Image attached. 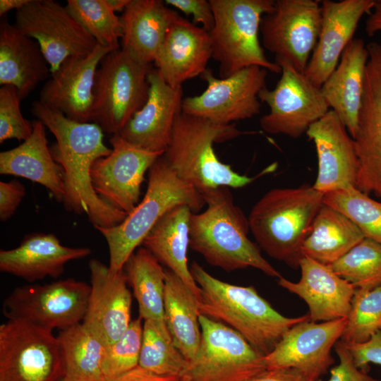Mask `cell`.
<instances>
[{"label": "cell", "instance_id": "1", "mask_svg": "<svg viewBox=\"0 0 381 381\" xmlns=\"http://www.w3.org/2000/svg\"><path fill=\"white\" fill-rule=\"evenodd\" d=\"M31 112L56 138L50 150L64 170V208L85 214L94 227L109 228L122 222L128 214L100 198L92 183L93 164L111 151L104 143L103 130L93 122L71 120L39 100L32 103Z\"/></svg>", "mask_w": 381, "mask_h": 381}, {"label": "cell", "instance_id": "2", "mask_svg": "<svg viewBox=\"0 0 381 381\" xmlns=\"http://www.w3.org/2000/svg\"><path fill=\"white\" fill-rule=\"evenodd\" d=\"M190 271L200 289L199 315L234 329L265 356L291 327L309 319L308 315L295 318L282 315L253 286L218 279L195 261L190 265Z\"/></svg>", "mask_w": 381, "mask_h": 381}, {"label": "cell", "instance_id": "3", "mask_svg": "<svg viewBox=\"0 0 381 381\" xmlns=\"http://www.w3.org/2000/svg\"><path fill=\"white\" fill-rule=\"evenodd\" d=\"M207 209L193 212L189 246L210 265L226 272L253 267L279 279L282 276L248 237V219L234 202L228 187L202 193Z\"/></svg>", "mask_w": 381, "mask_h": 381}, {"label": "cell", "instance_id": "4", "mask_svg": "<svg viewBox=\"0 0 381 381\" xmlns=\"http://www.w3.org/2000/svg\"><path fill=\"white\" fill-rule=\"evenodd\" d=\"M255 133L239 130L235 123L217 124L181 111L163 156L180 179L201 193L221 186L242 188L269 171L254 177L240 174L218 158L214 144Z\"/></svg>", "mask_w": 381, "mask_h": 381}, {"label": "cell", "instance_id": "5", "mask_svg": "<svg viewBox=\"0 0 381 381\" xmlns=\"http://www.w3.org/2000/svg\"><path fill=\"white\" fill-rule=\"evenodd\" d=\"M324 193L307 184L267 192L248 215L250 231L270 257L299 267L301 248L322 206Z\"/></svg>", "mask_w": 381, "mask_h": 381}, {"label": "cell", "instance_id": "6", "mask_svg": "<svg viewBox=\"0 0 381 381\" xmlns=\"http://www.w3.org/2000/svg\"><path fill=\"white\" fill-rule=\"evenodd\" d=\"M181 205L188 206L196 213L205 202L200 192L178 176L162 155L148 171L144 198L126 218L112 227L95 226L107 241L111 272L123 270L156 222L169 210Z\"/></svg>", "mask_w": 381, "mask_h": 381}, {"label": "cell", "instance_id": "7", "mask_svg": "<svg viewBox=\"0 0 381 381\" xmlns=\"http://www.w3.org/2000/svg\"><path fill=\"white\" fill-rule=\"evenodd\" d=\"M214 22L209 32L212 58L224 78L250 66L279 73L281 68L265 56L259 40L262 16L274 8V0H210Z\"/></svg>", "mask_w": 381, "mask_h": 381}, {"label": "cell", "instance_id": "8", "mask_svg": "<svg viewBox=\"0 0 381 381\" xmlns=\"http://www.w3.org/2000/svg\"><path fill=\"white\" fill-rule=\"evenodd\" d=\"M152 69L123 48L109 52L95 75L92 122L119 134L147 101Z\"/></svg>", "mask_w": 381, "mask_h": 381}, {"label": "cell", "instance_id": "9", "mask_svg": "<svg viewBox=\"0 0 381 381\" xmlns=\"http://www.w3.org/2000/svg\"><path fill=\"white\" fill-rule=\"evenodd\" d=\"M201 340L183 375L190 381H249L267 370L265 355L234 329L199 315Z\"/></svg>", "mask_w": 381, "mask_h": 381}, {"label": "cell", "instance_id": "10", "mask_svg": "<svg viewBox=\"0 0 381 381\" xmlns=\"http://www.w3.org/2000/svg\"><path fill=\"white\" fill-rule=\"evenodd\" d=\"M62 352L52 331L20 320L0 325V381H61Z\"/></svg>", "mask_w": 381, "mask_h": 381}, {"label": "cell", "instance_id": "11", "mask_svg": "<svg viewBox=\"0 0 381 381\" xmlns=\"http://www.w3.org/2000/svg\"><path fill=\"white\" fill-rule=\"evenodd\" d=\"M281 68V77L275 87L262 89L258 97L269 107V113L260 119L261 128L271 134L298 138L330 108L321 87L289 61L275 58Z\"/></svg>", "mask_w": 381, "mask_h": 381}, {"label": "cell", "instance_id": "12", "mask_svg": "<svg viewBox=\"0 0 381 381\" xmlns=\"http://www.w3.org/2000/svg\"><path fill=\"white\" fill-rule=\"evenodd\" d=\"M90 284L66 279L46 284L16 288L4 300L7 320H20L53 331L66 329L83 320Z\"/></svg>", "mask_w": 381, "mask_h": 381}, {"label": "cell", "instance_id": "13", "mask_svg": "<svg viewBox=\"0 0 381 381\" xmlns=\"http://www.w3.org/2000/svg\"><path fill=\"white\" fill-rule=\"evenodd\" d=\"M267 72L250 66L221 78L207 68L200 75L206 89L199 95L183 98L182 112L221 125L252 118L260 112L258 95L266 87Z\"/></svg>", "mask_w": 381, "mask_h": 381}, {"label": "cell", "instance_id": "14", "mask_svg": "<svg viewBox=\"0 0 381 381\" xmlns=\"http://www.w3.org/2000/svg\"><path fill=\"white\" fill-rule=\"evenodd\" d=\"M14 25L38 42L51 74L67 58L87 55L97 44L66 6L54 0H31L16 11Z\"/></svg>", "mask_w": 381, "mask_h": 381}, {"label": "cell", "instance_id": "15", "mask_svg": "<svg viewBox=\"0 0 381 381\" xmlns=\"http://www.w3.org/2000/svg\"><path fill=\"white\" fill-rule=\"evenodd\" d=\"M322 21L321 1L276 0L260 23L263 47L305 71L317 44Z\"/></svg>", "mask_w": 381, "mask_h": 381}, {"label": "cell", "instance_id": "16", "mask_svg": "<svg viewBox=\"0 0 381 381\" xmlns=\"http://www.w3.org/2000/svg\"><path fill=\"white\" fill-rule=\"evenodd\" d=\"M109 143L110 154L92 167V186L104 201L128 214L139 203L145 174L164 153L143 149L118 134Z\"/></svg>", "mask_w": 381, "mask_h": 381}, {"label": "cell", "instance_id": "17", "mask_svg": "<svg viewBox=\"0 0 381 381\" xmlns=\"http://www.w3.org/2000/svg\"><path fill=\"white\" fill-rule=\"evenodd\" d=\"M346 324V318H341L320 323L308 319L295 325L265 356L267 370L292 368L310 380H321L334 363L331 349Z\"/></svg>", "mask_w": 381, "mask_h": 381}, {"label": "cell", "instance_id": "18", "mask_svg": "<svg viewBox=\"0 0 381 381\" xmlns=\"http://www.w3.org/2000/svg\"><path fill=\"white\" fill-rule=\"evenodd\" d=\"M361 107L355 141L358 159L356 188L381 200V44H367Z\"/></svg>", "mask_w": 381, "mask_h": 381}, {"label": "cell", "instance_id": "19", "mask_svg": "<svg viewBox=\"0 0 381 381\" xmlns=\"http://www.w3.org/2000/svg\"><path fill=\"white\" fill-rule=\"evenodd\" d=\"M113 50L97 43L87 55L67 58L44 84L39 101L71 120L92 122L96 73L102 59Z\"/></svg>", "mask_w": 381, "mask_h": 381}, {"label": "cell", "instance_id": "20", "mask_svg": "<svg viewBox=\"0 0 381 381\" xmlns=\"http://www.w3.org/2000/svg\"><path fill=\"white\" fill-rule=\"evenodd\" d=\"M90 293L82 323L107 346L118 340L132 320V295L121 270L112 272L101 261L92 259Z\"/></svg>", "mask_w": 381, "mask_h": 381}, {"label": "cell", "instance_id": "21", "mask_svg": "<svg viewBox=\"0 0 381 381\" xmlns=\"http://www.w3.org/2000/svg\"><path fill=\"white\" fill-rule=\"evenodd\" d=\"M306 133L315 144L318 161L313 187L324 194L356 187L358 159L355 141L337 114L330 109Z\"/></svg>", "mask_w": 381, "mask_h": 381}, {"label": "cell", "instance_id": "22", "mask_svg": "<svg viewBox=\"0 0 381 381\" xmlns=\"http://www.w3.org/2000/svg\"><path fill=\"white\" fill-rule=\"evenodd\" d=\"M148 81L147 101L118 135L143 149L164 153L182 111L183 90L166 83L157 69L151 70Z\"/></svg>", "mask_w": 381, "mask_h": 381}, {"label": "cell", "instance_id": "23", "mask_svg": "<svg viewBox=\"0 0 381 381\" xmlns=\"http://www.w3.org/2000/svg\"><path fill=\"white\" fill-rule=\"evenodd\" d=\"M375 3V0L321 1L320 35L304 71L317 86L321 87L335 70L343 52L353 39L361 19L371 12Z\"/></svg>", "mask_w": 381, "mask_h": 381}, {"label": "cell", "instance_id": "24", "mask_svg": "<svg viewBox=\"0 0 381 381\" xmlns=\"http://www.w3.org/2000/svg\"><path fill=\"white\" fill-rule=\"evenodd\" d=\"M298 282L282 277L278 284L302 298L309 309V320L327 322L347 318L356 288L330 267L307 257L299 262Z\"/></svg>", "mask_w": 381, "mask_h": 381}, {"label": "cell", "instance_id": "25", "mask_svg": "<svg viewBox=\"0 0 381 381\" xmlns=\"http://www.w3.org/2000/svg\"><path fill=\"white\" fill-rule=\"evenodd\" d=\"M211 58L210 32L179 15L167 31L155 64L166 83L178 87L200 76Z\"/></svg>", "mask_w": 381, "mask_h": 381}, {"label": "cell", "instance_id": "26", "mask_svg": "<svg viewBox=\"0 0 381 381\" xmlns=\"http://www.w3.org/2000/svg\"><path fill=\"white\" fill-rule=\"evenodd\" d=\"M90 253L89 248L62 245L53 234L34 233L25 236L18 247L0 250V270L29 282L57 278L67 262Z\"/></svg>", "mask_w": 381, "mask_h": 381}, {"label": "cell", "instance_id": "27", "mask_svg": "<svg viewBox=\"0 0 381 381\" xmlns=\"http://www.w3.org/2000/svg\"><path fill=\"white\" fill-rule=\"evenodd\" d=\"M368 57L363 40L353 38L343 52L335 70L321 86L329 108L337 114L353 138L358 131Z\"/></svg>", "mask_w": 381, "mask_h": 381}, {"label": "cell", "instance_id": "28", "mask_svg": "<svg viewBox=\"0 0 381 381\" xmlns=\"http://www.w3.org/2000/svg\"><path fill=\"white\" fill-rule=\"evenodd\" d=\"M51 73L38 42L21 32L6 16L0 21V85L15 87L25 98Z\"/></svg>", "mask_w": 381, "mask_h": 381}, {"label": "cell", "instance_id": "29", "mask_svg": "<svg viewBox=\"0 0 381 381\" xmlns=\"http://www.w3.org/2000/svg\"><path fill=\"white\" fill-rule=\"evenodd\" d=\"M179 15L160 0H130L121 17V48L151 64L157 58L170 25Z\"/></svg>", "mask_w": 381, "mask_h": 381}, {"label": "cell", "instance_id": "30", "mask_svg": "<svg viewBox=\"0 0 381 381\" xmlns=\"http://www.w3.org/2000/svg\"><path fill=\"white\" fill-rule=\"evenodd\" d=\"M30 137L18 146L0 153V174L20 176L44 186L62 202L64 195V170L54 160L47 145L45 126L32 122Z\"/></svg>", "mask_w": 381, "mask_h": 381}, {"label": "cell", "instance_id": "31", "mask_svg": "<svg viewBox=\"0 0 381 381\" xmlns=\"http://www.w3.org/2000/svg\"><path fill=\"white\" fill-rule=\"evenodd\" d=\"M192 213L185 205L173 207L156 222L142 245L177 275L198 298L200 289L190 273L187 260Z\"/></svg>", "mask_w": 381, "mask_h": 381}, {"label": "cell", "instance_id": "32", "mask_svg": "<svg viewBox=\"0 0 381 381\" xmlns=\"http://www.w3.org/2000/svg\"><path fill=\"white\" fill-rule=\"evenodd\" d=\"M365 236L346 215L323 204L301 248L303 257L331 265L359 243Z\"/></svg>", "mask_w": 381, "mask_h": 381}, {"label": "cell", "instance_id": "33", "mask_svg": "<svg viewBox=\"0 0 381 381\" xmlns=\"http://www.w3.org/2000/svg\"><path fill=\"white\" fill-rule=\"evenodd\" d=\"M164 320L174 345L189 362L201 340L198 298L174 272L165 270Z\"/></svg>", "mask_w": 381, "mask_h": 381}, {"label": "cell", "instance_id": "34", "mask_svg": "<svg viewBox=\"0 0 381 381\" xmlns=\"http://www.w3.org/2000/svg\"><path fill=\"white\" fill-rule=\"evenodd\" d=\"M123 270L137 301L139 317L144 321H165V270L161 263L141 247L130 256Z\"/></svg>", "mask_w": 381, "mask_h": 381}, {"label": "cell", "instance_id": "35", "mask_svg": "<svg viewBox=\"0 0 381 381\" xmlns=\"http://www.w3.org/2000/svg\"><path fill=\"white\" fill-rule=\"evenodd\" d=\"M65 377L71 381H105L102 365L107 346L82 322L60 330Z\"/></svg>", "mask_w": 381, "mask_h": 381}, {"label": "cell", "instance_id": "36", "mask_svg": "<svg viewBox=\"0 0 381 381\" xmlns=\"http://www.w3.org/2000/svg\"><path fill=\"white\" fill-rule=\"evenodd\" d=\"M188 363L174 345L165 321H144L140 367L157 375L182 377Z\"/></svg>", "mask_w": 381, "mask_h": 381}, {"label": "cell", "instance_id": "37", "mask_svg": "<svg viewBox=\"0 0 381 381\" xmlns=\"http://www.w3.org/2000/svg\"><path fill=\"white\" fill-rule=\"evenodd\" d=\"M323 203L349 218L365 238L381 244V202L351 186L324 194Z\"/></svg>", "mask_w": 381, "mask_h": 381}, {"label": "cell", "instance_id": "38", "mask_svg": "<svg viewBox=\"0 0 381 381\" xmlns=\"http://www.w3.org/2000/svg\"><path fill=\"white\" fill-rule=\"evenodd\" d=\"M66 7L98 44L114 49L120 48L119 40L123 35L121 17L107 0H68Z\"/></svg>", "mask_w": 381, "mask_h": 381}, {"label": "cell", "instance_id": "39", "mask_svg": "<svg viewBox=\"0 0 381 381\" xmlns=\"http://www.w3.org/2000/svg\"><path fill=\"white\" fill-rule=\"evenodd\" d=\"M330 267L356 289H373L381 284V244L365 238Z\"/></svg>", "mask_w": 381, "mask_h": 381}, {"label": "cell", "instance_id": "40", "mask_svg": "<svg viewBox=\"0 0 381 381\" xmlns=\"http://www.w3.org/2000/svg\"><path fill=\"white\" fill-rule=\"evenodd\" d=\"M381 331V284L371 289H356L340 340L363 343Z\"/></svg>", "mask_w": 381, "mask_h": 381}, {"label": "cell", "instance_id": "41", "mask_svg": "<svg viewBox=\"0 0 381 381\" xmlns=\"http://www.w3.org/2000/svg\"><path fill=\"white\" fill-rule=\"evenodd\" d=\"M143 330L142 319L138 317L118 340L107 346L102 365L105 381H111L138 366Z\"/></svg>", "mask_w": 381, "mask_h": 381}, {"label": "cell", "instance_id": "42", "mask_svg": "<svg viewBox=\"0 0 381 381\" xmlns=\"http://www.w3.org/2000/svg\"><path fill=\"white\" fill-rule=\"evenodd\" d=\"M20 97L17 89L11 85L0 88V143L9 139L19 142L28 139L32 133V122L22 114Z\"/></svg>", "mask_w": 381, "mask_h": 381}, {"label": "cell", "instance_id": "43", "mask_svg": "<svg viewBox=\"0 0 381 381\" xmlns=\"http://www.w3.org/2000/svg\"><path fill=\"white\" fill-rule=\"evenodd\" d=\"M339 363L330 370L327 381H381L370 376L367 371L358 368L346 344L341 340L334 345Z\"/></svg>", "mask_w": 381, "mask_h": 381}, {"label": "cell", "instance_id": "44", "mask_svg": "<svg viewBox=\"0 0 381 381\" xmlns=\"http://www.w3.org/2000/svg\"><path fill=\"white\" fill-rule=\"evenodd\" d=\"M344 344L358 368L367 371L370 363L381 365V331L363 343Z\"/></svg>", "mask_w": 381, "mask_h": 381}, {"label": "cell", "instance_id": "45", "mask_svg": "<svg viewBox=\"0 0 381 381\" xmlns=\"http://www.w3.org/2000/svg\"><path fill=\"white\" fill-rule=\"evenodd\" d=\"M164 3L187 16L191 15L193 22L200 23L207 31L213 28L214 18L210 0H165Z\"/></svg>", "mask_w": 381, "mask_h": 381}, {"label": "cell", "instance_id": "46", "mask_svg": "<svg viewBox=\"0 0 381 381\" xmlns=\"http://www.w3.org/2000/svg\"><path fill=\"white\" fill-rule=\"evenodd\" d=\"M26 193L25 188L18 180L0 182V219L5 222L16 212Z\"/></svg>", "mask_w": 381, "mask_h": 381}, {"label": "cell", "instance_id": "47", "mask_svg": "<svg viewBox=\"0 0 381 381\" xmlns=\"http://www.w3.org/2000/svg\"><path fill=\"white\" fill-rule=\"evenodd\" d=\"M249 381H322L307 378L298 370L292 368L266 370Z\"/></svg>", "mask_w": 381, "mask_h": 381}, {"label": "cell", "instance_id": "48", "mask_svg": "<svg viewBox=\"0 0 381 381\" xmlns=\"http://www.w3.org/2000/svg\"><path fill=\"white\" fill-rule=\"evenodd\" d=\"M181 378L174 376L157 375L138 365L111 381H180Z\"/></svg>", "mask_w": 381, "mask_h": 381}, {"label": "cell", "instance_id": "49", "mask_svg": "<svg viewBox=\"0 0 381 381\" xmlns=\"http://www.w3.org/2000/svg\"><path fill=\"white\" fill-rule=\"evenodd\" d=\"M365 30L370 37L381 32V0L375 1V5L366 20Z\"/></svg>", "mask_w": 381, "mask_h": 381}, {"label": "cell", "instance_id": "50", "mask_svg": "<svg viewBox=\"0 0 381 381\" xmlns=\"http://www.w3.org/2000/svg\"><path fill=\"white\" fill-rule=\"evenodd\" d=\"M31 0H1L0 1V16H4L6 13L11 10L23 8Z\"/></svg>", "mask_w": 381, "mask_h": 381}, {"label": "cell", "instance_id": "51", "mask_svg": "<svg viewBox=\"0 0 381 381\" xmlns=\"http://www.w3.org/2000/svg\"><path fill=\"white\" fill-rule=\"evenodd\" d=\"M130 0H107L110 7L116 12L124 10Z\"/></svg>", "mask_w": 381, "mask_h": 381}, {"label": "cell", "instance_id": "52", "mask_svg": "<svg viewBox=\"0 0 381 381\" xmlns=\"http://www.w3.org/2000/svg\"><path fill=\"white\" fill-rule=\"evenodd\" d=\"M180 381H190L186 376H183Z\"/></svg>", "mask_w": 381, "mask_h": 381}, {"label": "cell", "instance_id": "53", "mask_svg": "<svg viewBox=\"0 0 381 381\" xmlns=\"http://www.w3.org/2000/svg\"><path fill=\"white\" fill-rule=\"evenodd\" d=\"M61 381H71V380L64 377Z\"/></svg>", "mask_w": 381, "mask_h": 381}]
</instances>
